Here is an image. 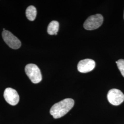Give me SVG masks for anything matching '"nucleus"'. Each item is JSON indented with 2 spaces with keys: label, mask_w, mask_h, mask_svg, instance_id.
I'll return each instance as SVG.
<instances>
[{
  "label": "nucleus",
  "mask_w": 124,
  "mask_h": 124,
  "mask_svg": "<svg viewBox=\"0 0 124 124\" xmlns=\"http://www.w3.org/2000/svg\"><path fill=\"white\" fill-rule=\"evenodd\" d=\"M117 64V66L120 70L121 75L124 77V60L120 59L116 62Z\"/></svg>",
  "instance_id": "9d476101"
},
{
  "label": "nucleus",
  "mask_w": 124,
  "mask_h": 124,
  "mask_svg": "<svg viewBox=\"0 0 124 124\" xmlns=\"http://www.w3.org/2000/svg\"><path fill=\"white\" fill-rule=\"evenodd\" d=\"M96 66L95 62L91 59L80 60L77 65V69L80 73H86L92 71Z\"/></svg>",
  "instance_id": "0eeeda50"
},
{
  "label": "nucleus",
  "mask_w": 124,
  "mask_h": 124,
  "mask_svg": "<svg viewBox=\"0 0 124 124\" xmlns=\"http://www.w3.org/2000/svg\"><path fill=\"white\" fill-rule=\"evenodd\" d=\"M107 98L111 104L118 106L124 102V94L120 90L112 89L108 91Z\"/></svg>",
  "instance_id": "39448f33"
},
{
  "label": "nucleus",
  "mask_w": 124,
  "mask_h": 124,
  "mask_svg": "<svg viewBox=\"0 0 124 124\" xmlns=\"http://www.w3.org/2000/svg\"><path fill=\"white\" fill-rule=\"evenodd\" d=\"M73 99L66 98L54 104L50 109V114L54 119H58L65 115L74 106Z\"/></svg>",
  "instance_id": "f257e3e1"
},
{
  "label": "nucleus",
  "mask_w": 124,
  "mask_h": 124,
  "mask_svg": "<svg viewBox=\"0 0 124 124\" xmlns=\"http://www.w3.org/2000/svg\"><path fill=\"white\" fill-rule=\"evenodd\" d=\"M4 97L6 102L12 106L17 105L19 101V96L17 92L10 87L5 89Z\"/></svg>",
  "instance_id": "423d86ee"
},
{
  "label": "nucleus",
  "mask_w": 124,
  "mask_h": 124,
  "mask_svg": "<svg viewBox=\"0 0 124 124\" xmlns=\"http://www.w3.org/2000/svg\"><path fill=\"white\" fill-rule=\"evenodd\" d=\"M37 15L36 8L33 6H30L27 8L26 10V15L27 18L30 21H34Z\"/></svg>",
  "instance_id": "1a4fd4ad"
},
{
  "label": "nucleus",
  "mask_w": 124,
  "mask_h": 124,
  "mask_svg": "<svg viewBox=\"0 0 124 124\" xmlns=\"http://www.w3.org/2000/svg\"><path fill=\"white\" fill-rule=\"evenodd\" d=\"M25 71L31 82L37 84L42 80V75L39 68L33 63L28 64L25 67Z\"/></svg>",
  "instance_id": "f03ea898"
},
{
  "label": "nucleus",
  "mask_w": 124,
  "mask_h": 124,
  "mask_svg": "<svg viewBox=\"0 0 124 124\" xmlns=\"http://www.w3.org/2000/svg\"><path fill=\"white\" fill-rule=\"evenodd\" d=\"M3 39L10 47L13 49L19 48L21 46L20 40L10 31L5 30L2 33Z\"/></svg>",
  "instance_id": "20e7f679"
},
{
  "label": "nucleus",
  "mask_w": 124,
  "mask_h": 124,
  "mask_svg": "<svg viewBox=\"0 0 124 124\" xmlns=\"http://www.w3.org/2000/svg\"><path fill=\"white\" fill-rule=\"evenodd\" d=\"M59 24L57 21H52L50 23L47 27V33L50 35H57L59 30Z\"/></svg>",
  "instance_id": "6e6552de"
},
{
  "label": "nucleus",
  "mask_w": 124,
  "mask_h": 124,
  "mask_svg": "<svg viewBox=\"0 0 124 124\" xmlns=\"http://www.w3.org/2000/svg\"></svg>",
  "instance_id": "9b49d317"
},
{
  "label": "nucleus",
  "mask_w": 124,
  "mask_h": 124,
  "mask_svg": "<svg viewBox=\"0 0 124 124\" xmlns=\"http://www.w3.org/2000/svg\"><path fill=\"white\" fill-rule=\"evenodd\" d=\"M103 21V18L101 14H97L87 18L84 23V27L86 30H94L101 26Z\"/></svg>",
  "instance_id": "7ed1b4c3"
}]
</instances>
